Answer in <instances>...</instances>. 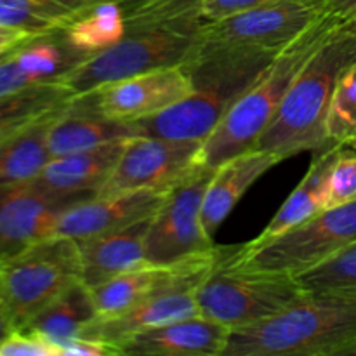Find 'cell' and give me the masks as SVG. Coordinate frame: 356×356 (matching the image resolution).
Wrapping results in <instances>:
<instances>
[{"mask_svg":"<svg viewBox=\"0 0 356 356\" xmlns=\"http://www.w3.org/2000/svg\"><path fill=\"white\" fill-rule=\"evenodd\" d=\"M273 58L266 52L233 51L198 42L183 63L193 80L191 96L155 117L131 124L132 132L204 141Z\"/></svg>","mask_w":356,"mask_h":356,"instance_id":"cell-1","label":"cell"},{"mask_svg":"<svg viewBox=\"0 0 356 356\" xmlns=\"http://www.w3.org/2000/svg\"><path fill=\"white\" fill-rule=\"evenodd\" d=\"M356 355V298L306 292L284 312L232 329L222 356Z\"/></svg>","mask_w":356,"mask_h":356,"instance_id":"cell-2","label":"cell"},{"mask_svg":"<svg viewBox=\"0 0 356 356\" xmlns=\"http://www.w3.org/2000/svg\"><path fill=\"white\" fill-rule=\"evenodd\" d=\"M355 61L356 37L337 28L296 76L254 148L285 160L302 152L315 153L334 146L327 134L330 103L341 73Z\"/></svg>","mask_w":356,"mask_h":356,"instance_id":"cell-3","label":"cell"},{"mask_svg":"<svg viewBox=\"0 0 356 356\" xmlns=\"http://www.w3.org/2000/svg\"><path fill=\"white\" fill-rule=\"evenodd\" d=\"M339 26L327 13L302 31L292 44L282 49L264 68L259 79L232 106L214 131L202 141L198 165L216 169L232 156L252 149L277 115L285 94L306 63Z\"/></svg>","mask_w":356,"mask_h":356,"instance_id":"cell-4","label":"cell"},{"mask_svg":"<svg viewBox=\"0 0 356 356\" xmlns=\"http://www.w3.org/2000/svg\"><path fill=\"white\" fill-rule=\"evenodd\" d=\"M356 242V200L325 209L254 249L229 247L222 263L240 270L299 277Z\"/></svg>","mask_w":356,"mask_h":356,"instance_id":"cell-5","label":"cell"},{"mask_svg":"<svg viewBox=\"0 0 356 356\" xmlns=\"http://www.w3.org/2000/svg\"><path fill=\"white\" fill-rule=\"evenodd\" d=\"M76 280L82 278L73 238L52 235L0 257V294L16 330L26 327Z\"/></svg>","mask_w":356,"mask_h":356,"instance_id":"cell-6","label":"cell"},{"mask_svg":"<svg viewBox=\"0 0 356 356\" xmlns=\"http://www.w3.org/2000/svg\"><path fill=\"white\" fill-rule=\"evenodd\" d=\"M125 26L127 31L120 42L87 58L63 76L61 82L75 96L148 70L183 65L202 33V30L167 24L125 23Z\"/></svg>","mask_w":356,"mask_h":356,"instance_id":"cell-7","label":"cell"},{"mask_svg":"<svg viewBox=\"0 0 356 356\" xmlns=\"http://www.w3.org/2000/svg\"><path fill=\"white\" fill-rule=\"evenodd\" d=\"M226 252L228 247H214L200 256L169 264L162 282L141 302L118 316L94 318L87 323L80 336L99 339L118 350L122 341L131 337L132 334L200 315L197 305V289L221 263Z\"/></svg>","mask_w":356,"mask_h":356,"instance_id":"cell-8","label":"cell"},{"mask_svg":"<svg viewBox=\"0 0 356 356\" xmlns=\"http://www.w3.org/2000/svg\"><path fill=\"white\" fill-rule=\"evenodd\" d=\"M222 259L197 289V305L202 316L229 329L270 318L306 294L294 277L229 268Z\"/></svg>","mask_w":356,"mask_h":356,"instance_id":"cell-9","label":"cell"},{"mask_svg":"<svg viewBox=\"0 0 356 356\" xmlns=\"http://www.w3.org/2000/svg\"><path fill=\"white\" fill-rule=\"evenodd\" d=\"M329 13L325 0H284L235 13L202 26L200 42L233 51L266 52L282 49Z\"/></svg>","mask_w":356,"mask_h":356,"instance_id":"cell-10","label":"cell"},{"mask_svg":"<svg viewBox=\"0 0 356 356\" xmlns=\"http://www.w3.org/2000/svg\"><path fill=\"white\" fill-rule=\"evenodd\" d=\"M202 141L132 134L125 138L120 156L115 162L96 197L163 191L167 193L200 169L198 153Z\"/></svg>","mask_w":356,"mask_h":356,"instance_id":"cell-11","label":"cell"},{"mask_svg":"<svg viewBox=\"0 0 356 356\" xmlns=\"http://www.w3.org/2000/svg\"><path fill=\"white\" fill-rule=\"evenodd\" d=\"M214 169L195 170L165 193L146 233V261L169 266L214 249L202 226V204Z\"/></svg>","mask_w":356,"mask_h":356,"instance_id":"cell-12","label":"cell"},{"mask_svg":"<svg viewBox=\"0 0 356 356\" xmlns=\"http://www.w3.org/2000/svg\"><path fill=\"white\" fill-rule=\"evenodd\" d=\"M193 80L183 65L162 66L125 76L86 92L110 120L134 124L146 120L191 96Z\"/></svg>","mask_w":356,"mask_h":356,"instance_id":"cell-13","label":"cell"},{"mask_svg":"<svg viewBox=\"0 0 356 356\" xmlns=\"http://www.w3.org/2000/svg\"><path fill=\"white\" fill-rule=\"evenodd\" d=\"M87 58L90 56L73 47L61 30L37 35L0 61V97L42 83L61 82Z\"/></svg>","mask_w":356,"mask_h":356,"instance_id":"cell-14","label":"cell"},{"mask_svg":"<svg viewBox=\"0 0 356 356\" xmlns=\"http://www.w3.org/2000/svg\"><path fill=\"white\" fill-rule=\"evenodd\" d=\"M79 202L51 197L31 183L0 188V257L54 235L65 209Z\"/></svg>","mask_w":356,"mask_h":356,"instance_id":"cell-15","label":"cell"},{"mask_svg":"<svg viewBox=\"0 0 356 356\" xmlns=\"http://www.w3.org/2000/svg\"><path fill=\"white\" fill-rule=\"evenodd\" d=\"M163 198V191H131L111 197L87 198L61 212L54 235L82 240L125 228L152 218Z\"/></svg>","mask_w":356,"mask_h":356,"instance_id":"cell-16","label":"cell"},{"mask_svg":"<svg viewBox=\"0 0 356 356\" xmlns=\"http://www.w3.org/2000/svg\"><path fill=\"white\" fill-rule=\"evenodd\" d=\"M232 329L202 315L132 334L118 350L127 356H222Z\"/></svg>","mask_w":356,"mask_h":356,"instance_id":"cell-17","label":"cell"},{"mask_svg":"<svg viewBox=\"0 0 356 356\" xmlns=\"http://www.w3.org/2000/svg\"><path fill=\"white\" fill-rule=\"evenodd\" d=\"M125 139L72 155L54 156L30 183L51 197L82 202L96 197L120 156Z\"/></svg>","mask_w":356,"mask_h":356,"instance_id":"cell-18","label":"cell"},{"mask_svg":"<svg viewBox=\"0 0 356 356\" xmlns=\"http://www.w3.org/2000/svg\"><path fill=\"white\" fill-rule=\"evenodd\" d=\"M280 162L284 160L275 153L252 148L216 167L202 204V226L209 238L214 240L218 228L232 214L243 195Z\"/></svg>","mask_w":356,"mask_h":356,"instance_id":"cell-19","label":"cell"},{"mask_svg":"<svg viewBox=\"0 0 356 356\" xmlns=\"http://www.w3.org/2000/svg\"><path fill=\"white\" fill-rule=\"evenodd\" d=\"M152 218L115 232L76 240L80 278L87 287L92 289L124 271L148 264L145 243Z\"/></svg>","mask_w":356,"mask_h":356,"instance_id":"cell-20","label":"cell"},{"mask_svg":"<svg viewBox=\"0 0 356 356\" xmlns=\"http://www.w3.org/2000/svg\"><path fill=\"white\" fill-rule=\"evenodd\" d=\"M132 125L110 120L97 111L89 94H76L56 115L47 136L51 159L99 148L132 136Z\"/></svg>","mask_w":356,"mask_h":356,"instance_id":"cell-21","label":"cell"},{"mask_svg":"<svg viewBox=\"0 0 356 356\" xmlns=\"http://www.w3.org/2000/svg\"><path fill=\"white\" fill-rule=\"evenodd\" d=\"M344 145H334L330 148L315 152L313 162L308 172L302 177L301 183L296 186L291 197L284 202L280 211L273 216L266 228L259 233L254 240L243 243L245 249H254L263 243L270 242L275 236L282 235L287 229L301 225L306 219L313 218L318 212L325 211V183L330 172V167L336 162L341 148Z\"/></svg>","mask_w":356,"mask_h":356,"instance_id":"cell-22","label":"cell"},{"mask_svg":"<svg viewBox=\"0 0 356 356\" xmlns=\"http://www.w3.org/2000/svg\"><path fill=\"white\" fill-rule=\"evenodd\" d=\"M63 108L0 143V188L30 183L40 174L51 160L47 146L49 129Z\"/></svg>","mask_w":356,"mask_h":356,"instance_id":"cell-23","label":"cell"},{"mask_svg":"<svg viewBox=\"0 0 356 356\" xmlns=\"http://www.w3.org/2000/svg\"><path fill=\"white\" fill-rule=\"evenodd\" d=\"M96 316L90 289L82 280H76L54 301L49 302L23 329L44 336L45 339L54 343L61 353L63 344L72 341L73 337H79L87 323L92 322Z\"/></svg>","mask_w":356,"mask_h":356,"instance_id":"cell-24","label":"cell"},{"mask_svg":"<svg viewBox=\"0 0 356 356\" xmlns=\"http://www.w3.org/2000/svg\"><path fill=\"white\" fill-rule=\"evenodd\" d=\"M66 40L86 54L94 56L125 37V14L120 2L99 0L75 13L63 28Z\"/></svg>","mask_w":356,"mask_h":356,"instance_id":"cell-25","label":"cell"},{"mask_svg":"<svg viewBox=\"0 0 356 356\" xmlns=\"http://www.w3.org/2000/svg\"><path fill=\"white\" fill-rule=\"evenodd\" d=\"M73 96L63 82H51L0 97V143L63 108Z\"/></svg>","mask_w":356,"mask_h":356,"instance_id":"cell-26","label":"cell"},{"mask_svg":"<svg viewBox=\"0 0 356 356\" xmlns=\"http://www.w3.org/2000/svg\"><path fill=\"white\" fill-rule=\"evenodd\" d=\"M169 266L143 264L90 289L96 318H111L134 308L165 277Z\"/></svg>","mask_w":356,"mask_h":356,"instance_id":"cell-27","label":"cell"},{"mask_svg":"<svg viewBox=\"0 0 356 356\" xmlns=\"http://www.w3.org/2000/svg\"><path fill=\"white\" fill-rule=\"evenodd\" d=\"M75 13L59 0H0V24L31 33L63 30Z\"/></svg>","mask_w":356,"mask_h":356,"instance_id":"cell-28","label":"cell"},{"mask_svg":"<svg viewBox=\"0 0 356 356\" xmlns=\"http://www.w3.org/2000/svg\"><path fill=\"white\" fill-rule=\"evenodd\" d=\"M296 280L306 292H332L356 298V242L296 277Z\"/></svg>","mask_w":356,"mask_h":356,"instance_id":"cell-29","label":"cell"},{"mask_svg":"<svg viewBox=\"0 0 356 356\" xmlns=\"http://www.w3.org/2000/svg\"><path fill=\"white\" fill-rule=\"evenodd\" d=\"M327 134L332 145L350 143L356 136V61L343 70L330 103Z\"/></svg>","mask_w":356,"mask_h":356,"instance_id":"cell-30","label":"cell"},{"mask_svg":"<svg viewBox=\"0 0 356 356\" xmlns=\"http://www.w3.org/2000/svg\"><path fill=\"white\" fill-rule=\"evenodd\" d=\"M356 200V152L343 146L325 183V209Z\"/></svg>","mask_w":356,"mask_h":356,"instance_id":"cell-31","label":"cell"},{"mask_svg":"<svg viewBox=\"0 0 356 356\" xmlns=\"http://www.w3.org/2000/svg\"><path fill=\"white\" fill-rule=\"evenodd\" d=\"M0 356H61L59 348L40 334L17 329L0 344Z\"/></svg>","mask_w":356,"mask_h":356,"instance_id":"cell-32","label":"cell"},{"mask_svg":"<svg viewBox=\"0 0 356 356\" xmlns=\"http://www.w3.org/2000/svg\"><path fill=\"white\" fill-rule=\"evenodd\" d=\"M284 2V0H204V19L216 21L221 17L232 16L235 13L254 9V7L268 6V3Z\"/></svg>","mask_w":356,"mask_h":356,"instance_id":"cell-33","label":"cell"},{"mask_svg":"<svg viewBox=\"0 0 356 356\" xmlns=\"http://www.w3.org/2000/svg\"><path fill=\"white\" fill-rule=\"evenodd\" d=\"M118 356L120 351L111 344L92 337H73L61 346V356Z\"/></svg>","mask_w":356,"mask_h":356,"instance_id":"cell-34","label":"cell"},{"mask_svg":"<svg viewBox=\"0 0 356 356\" xmlns=\"http://www.w3.org/2000/svg\"><path fill=\"white\" fill-rule=\"evenodd\" d=\"M42 33H31V31L19 30V28H10V26H2L0 24V52L13 51L17 45L24 44V42L31 40L33 37Z\"/></svg>","mask_w":356,"mask_h":356,"instance_id":"cell-35","label":"cell"},{"mask_svg":"<svg viewBox=\"0 0 356 356\" xmlns=\"http://www.w3.org/2000/svg\"><path fill=\"white\" fill-rule=\"evenodd\" d=\"M327 10L337 19L343 28L356 14V0H325Z\"/></svg>","mask_w":356,"mask_h":356,"instance_id":"cell-36","label":"cell"},{"mask_svg":"<svg viewBox=\"0 0 356 356\" xmlns=\"http://www.w3.org/2000/svg\"><path fill=\"white\" fill-rule=\"evenodd\" d=\"M14 330H16L14 329V323L13 320H10L9 312H7V306L6 302H3L2 294H0V344H2Z\"/></svg>","mask_w":356,"mask_h":356,"instance_id":"cell-37","label":"cell"},{"mask_svg":"<svg viewBox=\"0 0 356 356\" xmlns=\"http://www.w3.org/2000/svg\"><path fill=\"white\" fill-rule=\"evenodd\" d=\"M59 2L66 3V6H70L72 9L79 10L82 9V7L89 6V3H94V2H99V0H59ZM115 2H120V3H125V2H131V0H115Z\"/></svg>","mask_w":356,"mask_h":356,"instance_id":"cell-38","label":"cell"},{"mask_svg":"<svg viewBox=\"0 0 356 356\" xmlns=\"http://www.w3.org/2000/svg\"><path fill=\"white\" fill-rule=\"evenodd\" d=\"M343 30L350 31V33H353L355 37H356V14H355L353 17H351L350 21H348L346 24H344V26H343Z\"/></svg>","mask_w":356,"mask_h":356,"instance_id":"cell-39","label":"cell"},{"mask_svg":"<svg viewBox=\"0 0 356 356\" xmlns=\"http://www.w3.org/2000/svg\"><path fill=\"white\" fill-rule=\"evenodd\" d=\"M346 146H350V148L351 149H355V152H356V136H355V138L353 139H350V143H348V145Z\"/></svg>","mask_w":356,"mask_h":356,"instance_id":"cell-40","label":"cell"},{"mask_svg":"<svg viewBox=\"0 0 356 356\" xmlns=\"http://www.w3.org/2000/svg\"><path fill=\"white\" fill-rule=\"evenodd\" d=\"M13 51H14V49H13ZM9 52H10V51H6V52H0V61H2V59H3V58H6V56H7V54H9Z\"/></svg>","mask_w":356,"mask_h":356,"instance_id":"cell-41","label":"cell"}]
</instances>
